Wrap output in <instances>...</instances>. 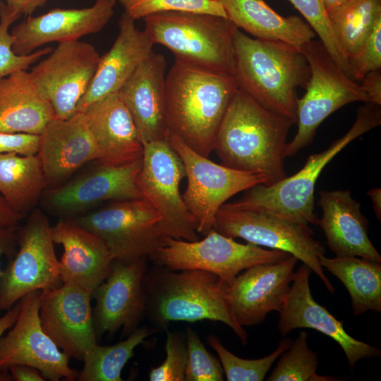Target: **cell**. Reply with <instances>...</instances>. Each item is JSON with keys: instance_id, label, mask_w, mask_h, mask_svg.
Masks as SVG:
<instances>
[{"instance_id": "44dd1931", "label": "cell", "mask_w": 381, "mask_h": 381, "mask_svg": "<svg viewBox=\"0 0 381 381\" xmlns=\"http://www.w3.org/2000/svg\"><path fill=\"white\" fill-rule=\"evenodd\" d=\"M115 3L116 0H96L87 8H56L40 16H28L11 32L13 51L27 55L50 42L77 40L97 33L112 17Z\"/></svg>"}, {"instance_id": "836d02e7", "label": "cell", "mask_w": 381, "mask_h": 381, "mask_svg": "<svg viewBox=\"0 0 381 381\" xmlns=\"http://www.w3.org/2000/svg\"><path fill=\"white\" fill-rule=\"evenodd\" d=\"M266 379L267 381H334L339 379L317 373L318 353L308 347V334L299 333Z\"/></svg>"}, {"instance_id": "f1b7e54d", "label": "cell", "mask_w": 381, "mask_h": 381, "mask_svg": "<svg viewBox=\"0 0 381 381\" xmlns=\"http://www.w3.org/2000/svg\"><path fill=\"white\" fill-rule=\"evenodd\" d=\"M228 19L255 38L280 41L300 48L313 40L315 32L299 16L284 17L264 0H219Z\"/></svg>"}, {"instance_id": "7a4b0ae2", "label": "cell", "mask_w": 381, "mask_h": 381, "mask_svg": "<svg viewBox=\"0 0 381 381\" xmlns=\"http://www.w3.org/2000/svg\"><path fill=\"white\" fill-rule=\"evenodd\" d=\"M165 87L169 133L209 157L238 90L234 76L175 60L166 76Z\"/></svg>"}, {"instance_id": "ab89813d", "label": "cell", "mask_w": 381, "mask_h": 381, "mask_svg": "<svg viewBox=\"0 0 381 381\" xmlns=\"http://www.w3.org/2000/svg\"><path fill=\"white\" fill-rule=\"evenodd\" d=\"M166 358L156 368H150V381H185L187 346L185 335L166 329Z\"/></svg>"}, {"instance_id": "ac0fdd59", "label": "cell", "mask_w": 381, "mask_h": 381, "mask_svg": "<svg viewBox=\"0 0 381 381\" xmlns=\"http://www.w3.org/2000/svg\"><path fill=\"white\" fill-rule=\"evenodd\" d=\"M91 294L69 284L42 290L39 315L44 332L68 358L83 361L97 343Z\"/></svg>"}, {"instance_id": "c3c4849f", "label": "cell", "mask_w": 381, "mask_h": 381, "mask_svg": "<svg viewBox=\"0 0 381 381\" xmlns=\"http://www.w3.org/2000/svg\"><path fill=\"white\" fill-rule=\"evenodd\" d=\"M20 300L0 317V339L16 322L20 310Z\"/></svg>"}, {"instance_id": "8fae6325", "label": "cell", "mask_w": 381, "mask_h": 381, "mask_svg": "<svg viewBox=\"0 0 381 381\" xmlns=\"http://www.w3.org/2000/svg\"><path fill=\"white\" fill-rule=\"evenodd\" d=\"M168 140L185 168L188 183L183 202L195 231L203 236L213 228L219 210L230 198L264 183L260 175L217 164L171 133Z\"/></svg>"}, {"instance_id": "2e32d148", "label": "cell", "mask_w": 381, "mask_h": 381, "mask_svg": "<svg viewBox=\"0 0 381 381\" xmlns=\"http://www.w3.org/2000/svg\"><path fill=\"white\" fill-rule=\"evenodd\" d=\"M147 268V258L113 261L110 273L91 295L95 301L92 319L97 339L119 331L126 337L139 327L145 316L143 279Z\"/></svg>"}, {"instance_id": "f546056e", "label": "cell", "mask_w": 381, "mask_h": 381, "mask_svg": "<svg viewBox=\"0 0 381 381\" xmlns=\"http://www.w3.org/2000/svg\"><path fill=\"white\" fill-rule=\"evenodd\" d=\"M46 188L38 154H0V195L17 213L25 216L32 210Z\"/></svg>"}, {"instance_id": "74e56055", "label": "cell", "mask_w": 381, "mask_h": 381, "mask_svg": "<svg viewBox=\"0 0 381 381\" xmlns=\"http://www.w3.org/2000/svg\"><path fill=\"white\" fill-rule=\"evenodd\" d=\"M20 17L6 4L0 1V79L17 71L27 70L52 51L49 47L39 49L27 55H18L13 52V37L8 29Z\"/></svg>"}, {"instance_id": "f6af8a7d", "label": "cell", "mask_w": 381, "mask_h": 381, "mask_svg": "<svg viewBox=\"0 0 381 381\" xmlns=\"http://www.w3.org/2000/svg\"><path fill=\"white\" fill-rule=\"evenodd\" d=\"M14 381H44L40 372L26 365H15L9 368Z\"/></svg>"}, {"instance_id": "9c48e42d", "label": "cell", "mask_w": 381, "mask_h": 381, "mask_svg": "<svg viewBox=\"0 0 381 381\" xmlns=\"http://www.w3.org/2000/svg\"><path fill=\"white\" fill-rule=\"evenodd\" d=\"M68 219L99 236L114 260L147 258L165 244L161 217L145 199L113 201Z\"/></svg>"}, {"instance_id": "5bb4252c", "label": "cell", "mask_w": 381, "mask_h": 381, "mask_svg": "<svg viewBox=\"0 0 381 381\" xmlns=\"http://www.w3.org/2000/svg\"><path fill=\"white\" fill-rule=\"evenodd\" d=\"M100 55L85 42H60L29 72L40 95L52 106L55 118L66 119L76 112L95 74Z\"/></svg>"}, {"instance_id": "f907efd6", "label": "cell", "mask_w": 381, "mask_h": 381, "mask_svg": "<svg viewBox=\"0 0 381 381\" xmlns=\"http://www.w3.org/2000/svg\"><path fill=\"white\" fill-rule=\"evenodd\" d=\"M367 194L370 197L372 203L373 209L376 217L380 221L381 219V189L375 188L370 189Z\"/></svg>"}, {"instance_id": "4316f807", "label": "cell", "mask_w": 381, "mask_h": 381, "mask_svg": "<svg viewBox=\"0 0 381 381\" xmlns=\"http://www.w3.org/2000/svg\"><path fill=\"white\" fill-rule=\"evenodd\" d=\"M319 194L318 205L322 215L318 225L335 256H357L381 262V256L368 237V219L351 192L321 190Z\"/></svg>"}, {"instance_id": "d590c367", "label": "cell", "mask_w": 381, "mask_h": 381, "mask_svg": "<svg viewBox=\"0 0 381 381\" xmlns=\"http://www.w3.org/2000/svg\"><path fill=\"white\" fill-rule=\"evenodd\" d=\"M133 20L167 11L207 13L227 18L219 0H116Z\"/></svg>"}, {"instance_id": "e0dca14e", "label": "cell", "mask_w": 381, "mask_h": 381, "mask_svg": "<svg viewBox=\"0 0 381 381\" xmlns=\"http://www.w3.org/2000/svg\"><path fill=\"white\" fill-rule=\"evenodd\" d=\"M142 158L121 165L99 164L94 169L44 191L42 201L52 212L71 219L105 201L144 199L137 186Z\"/></svg>"}, {"instance_id": "8d00e7d4", "label": "cell", "mask_w": 381, "mask_h": 381, "mask_svg": "<svg viewBox=\"0 0 381 381\" xmlns=\"http://www.w3.org/2000/svg\"><path fill=\"white\" fill-rule=\"evenodd\" d=\"M302 14L335 62L352 78L349 60L334 34L321 0H289Z\"/></svg>"}, {"instance_id": "b9f144b4", "label": "cell", "mask_w": 381, "mask_h": 381, "mask_svg": "<svg viewBox=\"0 0 381 381\" xmlns=\"http://www.w3.org/2000/svg\"><path fill=\"white\" fill-rule=\"evenodd\" d=\"M39 145L40 135L0 132V154L35 155L38 152Z\"/></svg>"}, {"instance_id": "681fc988", "label": "cell", "mask_w": 381, "mask_h": 381, "mask_svg": "<svg viewBox=\"0 0 381 381\" xmlns=\"http://www.w3.org/2000/svg\"><path fill=\"white\" fill-rule=\"evenodd\" d=\"M324 9L329 17H333L339 13L350 0H321Z\"/></svg>"}, {"instance_id": "7402d4cb", "label": "cell", "mask_w": 381, "mask_h": 381, "mask_svg": "<svg viewBox=\"0 0 381 381\" xmlns=\"http://www.w3.org/2000/svg\"><path fill=\"white\" fill-rule=\"evenodd\" d=\"M166 66L164 55L152 51L118 91L131 115L143 145L167 140L169 134Z\"/></svg>"}, {"instance_id": "816d5d0a", "label": "cell", "mask_w": 381, "mask_h": 381, "mask_svg": "<svg viewBox=\"0 0 381 381\" xmlns=\"http://www.w3.org/2000/svg\"><path fill=\"white\" fill-rule=\"evenodd\" d=\"M0 381H13L9 369H0Z\"/></svg>"}, {"instance_id": "e575fe53", "label": "cell", "mask_w": 381, "mask_h": 381, "mask_svg": "<svg viewBox=\"0 0 381 381\" xmlns=\"http://www.w3.org/2000/svg\"><path fill=\"white\" fill-rule=\"evenodd\" d=\"M292 339L285 338L270 354L258 359L239 358L226 349L214 334L207 337V343L217 353L224 374L228 381H262L273 363L291 345Z\"/></svg>"}, {"instance_id": "7c38bea8", "label": "cell", "mask_w": 381, "mask_h": 381, "mask_svg": "<svg viewBox=\"0 0 381 381\" xmlns=\"http://www.w3.org/2000/svg\"><path fill=\"white\" fill-rule=\"evenodd\" d=\"M16 240L18 250L0 277V310H7L32 291L62 284L52 226L41 210H32Z\"/></svg>"}, {"instance_id": "4dcf8cb0", "label": "cell", "mask_w": 381, "mask_h": 381, "mask_svg": "<svg viewBox=\"0 0 381 381\" xmlns=\"http://www.w3.org/2000/svg\"><path fill=\"white\" fill-rule=\"evenodd\" d=\"M323 268L346 288L353 315L381 312V262L357 256L319 257Z\"/></svg>"}, {"instance_id": "3957f363", "label": "cell", "mask_w": 381, "mask_h": 381, "mask_svg": "<svg viewBox=\"0 0 381 381\" xmlns=\"http://www.w3.org/2000/svg\"><path fill=\"white\" fill-rule=\"evenodd\" d=\"M234 69L238 88L269 111L297 123V89L306 88L308 63L289 44L248 37L234 30Z\"/></svg>"}, {"instance_id": "7bdbcfd3", "label": "cell", "mask_w": 381, "mask_h": 381, "mask_svg": "<svg viewBox=\"0 0 381 381\" xmlns=\"http://www.w3.org/2000/svg\"><path fill=\"white\" fill-rule=\"evenodd\" d=\"M360 81L368 102L381 105V69L368 73Z\"/></svg>"}, {"instance_id": "603a6c76", "label": "cell", "mask_w": 381, "mask_h": 381, "mask_svg": "<svg viewBox=\"0 0 381 381\" xmlns=\"http://www.w3.org/2000/svg\"><path fill=\"white\" fill-rule=\"evenodd\" d=\"M37 154L49 188L64 184L83 165L99 157L83 112L52 120L40 134Z\"/></svg>"}, {"instance_id": "5b68a950", "label": "cell", "mask_w": 381, "mask_h": 381, "mask_svg": "<svg viewBox=\"0 0 381 381\" xmlns=\"http://www.w3.org/2000/svg\"><path fill=\"white\" fill-rule=\"evenodd\" d=\"M380 106L365 102L360 107L348 132L325 150L310 155L303 167L295 174L272 186H255L245 190L240 199L226 204L234 208L265 212L302 224H318L319 218L314 212V190L321 171L348 144L381 124Z\"/></svg>"}, {"instance_id": "d6a6232c", "label": "cell", "mask_w": 381, "mask_h": 381, "mask_svg": "<svg viewBox=\"0 0 381 381\" xmlns=\"http://www.w3.org/2000/svg\"><path fill=\"white\" fill-rule=\"evenodd\" d=\"M381 19V0H350L329 18L334 34L349 59L361 47Z\"/></svg>"}, {"instance_id": "52a82bcc", "label": "cell", "mask_w": 381, "mask_h": 381, "mask_svg": "<svg viewBox=\"0 0 381 381\" xmlns=\"http://www.w3.org/2000/svg\"><path fill=\"white\" fill-rule=\"evenodd\" d=\"M310 68L306 92L297 101V132L287 143L285 157H292L313 142L322 121L352 102H368L360 83L350 78L335 62L319 40L300 47Z\"/></svg>"}, {"instance_id": "4fadbf2b", "label": "cell", "mask_w": 381, "mask_h": 381, "mask_svg": "<svg viewBox=\"0 0 381 381\" xmlns=\"http://www.w3.org/2000/svg\"><path fill=\"white\" fill-rule=\"evenodd\" d=\"M184 177L182 160L168 138L143 145L136 179L139 190L160 216L165 236L195 241L199 240L198 234L180 193Z\"/></svg>"}, {"instance_id": "cb8c5ba5", "label": "cell", "mask_w": 381, "mask_h": 381, "mask_svg": "<svg viewBox=\"0 0 381 381\" xmlns=\"http://www.w3.org/2000/svg\"><path fill=\"white\" fill-rule=\"evenodd\" d=\"M52 238L64 248L59 260L61 283L75 285L92 295L110 273L114 261L104 241L68 219L52 226Z\"/></svg>"}, {"instance_id": "8992f818", "label": "cell", "mask_w": 381, "mask_h": 381, "mask_svg": "<svg viewBox=\"0 0 381 381\" xmlns=\"http://www.w3.org/2000/svg\"><path fill=\"white\" fill-rule=\"evenodd\" d=\"M153 44L169 49L187 65L233 75L234 30L228 18L207 13L167 11L144 18Z\"/></svg>"}, {"instance_id": "f35d334b", "label": "cell", "mask_w": 381, "mask_h": 381, "mask_svg": "<svg viewBox=\"0 0 381 381\" xmlns=\"http://www.w3.org/2000/svg\"><path fill=\"white\" fill-rule=\"evenodd\" d=\"M184 335L187 346L185 381L224 380L220 361L206 349L198 332L188 327Z\"/></svg>"}, {"instance_id": "ffe728a7", "label": "cell", "mask_w": 381, "mask_h": 381, "mask_svg": "<svg viewBox=\"0 0 381 381\" xmlns=\"http://www.w3.org/2000/svg\"><path fill=\"white\" fill-rule=\"evenodd\" d=\"M311 270L305 264L295 272L294 278L279 313L278 329L286 336L298 328H310L330 337L341 347L351 368L362 358L380 357V349L359 341L344 329L336 319L313 298L310 287Z\"/></svg>"}, {"instance_id": "6da1fadb", "label": "cell", "mask_w": 381, "mask_h": 381, "mask_svg": "<svg viewBox=\"0 0 381 381\" xmlns=\"http://www.w3.org/2000/svg\"><path fill=\"white\" fill-rule=\"evenodd\" d=\"M294 123L238 90L219 128L214 143L221 164L260 175L263 185L285 179V150Z\"/></svg>"}, {"instance_id": "ee69618b", "label": "cell", "mask_w": 381, "mask_h": 381, "mask_svg": "<svg viewBox=\"0 0 381 381\" xmlns=\"http://www.w3.org/2000/svg\"><path fill=\"white\" fill-rule=\"evenodd\" d=\"M49 0H6V6L21 16H31L38 8L44 6Z\"/></svg>"}, {"instance_id": "d4e9b609", "label": "cell", "mask_w": 381, "mask_h": 381, "mask_svg": "<svg viewBox=\"0 0 381 381\" xmlns=\"http://www.w3.org/2000/svg\"><path fill=\"white\" fill-rule=\"evenodd\" d=\"M83 113L104 165H121L141 159L143 145L131 114L118 92L89 105Z\"/></svg>"}, {"instance_id": "9a60e30c", "label": "cell", "mask_w": 381, "mask_h": 381, "mask_svg": "<svg viewBox=\"0 0 381 381\" xmlns=\"http://www.w3.org/2000/svg\"><path fill=\"white\" fill-rule=\"evenodd\" d=\"M40 290L20 299L18 317L0 339V369L26 365L37 369L45 380L78 379L79 372L69 365L63 353L42 328L39 304Z\"/></svg>"}, {"instance_id": "484cf974", "label": "cell", "mask_w": 381, "mask_h": 381, "mask_svg": "<svg viewBox=\"0 0 381 381\" xmlns=\"http://www.w3.org/2000/svg\"><path fill=\"white\" fill-rule=\"evenodd\" d=\"M119 32L111 49L102 56L92 80L76 107L83 112L89 105L117 92L138 66L152 53L153 42L145 30L125 12L119 20Z\"/></svg>"}, {"instance_id": "7dc6e473", "label": "cell", "mask_w": 381, "mask_h": 381, "mask_svg": "<svg viewBox=\"0 0 381 381\" xmlns=\"http://www.w3.org/2000/svg\"><path fill=\"white\" fill-rule=\"evenodd\" d=\"M24 217L15 212L0 195V226H16Z\"/></svg>"}, {"instance_id": "30bf717a", "label": "cell", "mask_w": 381, "mask_h": 381, "mask_svg": "<svg viewBox=\"0 0 381 381\" xmlns=\"http://www.w3.org/2000/svg\"><path fill=\"white\" fill-rule=\"evenodd\" d=\"M213 229L224 236L295 256L321 279L331 294L334 293L335 288L319 261L325 248L313 238L308 225L265 212L234 208L225 203L216 215Z\"/></svg>"}, {"instance_id": "d6986e66", "label": "cell", "mask_w": 381, "mask_h": 381, "mask_svg": "<svg viewBox=\"0 0 381 381\" xmlns=\"http://www.w3.org/2000/svg\"><path fill=\"white\" fill-rule=\"evenodd\" d=\"M297 262L291 255L279 262L257 265L224 284L226 300L239 325H256L270 312L280 311L294 278Z\"/></svg>"}, {"instance_id": "1f68e13d", "label": "cell", "mask_w": 381, "mask_h": 381, "mask_svg": "<svg viewBox=\"0 0 381 381\" xmlns=\"http://www.w3.org/2000/svg\"><path fill=\"white\" fill-rule=\"evenodd\" d=\"M155 332L149 327H138L123 340L113 345L96 344L86 353L79 381H122L121 371L134 355L135 349Z\"/></svg>"}, {"instance_id": "83f0119b", "label": "cell", "mask_w": 381, "mask_h": 381, "mask_svg": "<svg viewBox=\"0 0 381 381\" xmlns=\"http://www.w3.org/2000/svg\"><path fill=\"white\" fill-rule=\"evenodd\" d=\"M54 118L26 70L0 79V132L40 135Z\"/></svg>"}, {"instance_id": "60d3db41", "label": "cell", "mask_w": 381, "mask_h": 381, "mask_svg": "<svg viewBox=\"0 0 381 381\" xmlns=\"http://www.w3.org/2000/svg\"><path fill=\"white\" fill-rule=\"evenodd\" d=\"M349 62L356 81H360L369 72L381 69V19Z\"/></svg>"}, {"instance_id": "277c9868", "label": "cell", "mask_w": 381, "mask_h": 381, "mask_svg": "<svg viewBox=\"0 0 381 381\" xmlns=\"http://www.w3.org/2000/svg\"><path fill=\"white\" fill-rule=\"evenodd\" d=\"M224 283L202 270H171L154 265L143 279L145 315L150 322L167 328L171 322H222L247 344L248 335L234 318L226 300Z\"/></svg>"}, {"instance_id": "ba28073f", "label": "cell", "mask_w": 381, "mask_h": 381, "mask_svg": "<svg viewBox=\"0 0 381 381\" xmlns=\"http://www.w3.org/2000/svg\"><path fill=\"white\" fill-rule=\"evenodd\" d=\"M289 255L279 250H266L250 243H238L212 228L202 240L195 241L166 237L164 246L149 258L155 265L171 270L207 271L227 284L244 270L257 265L279 262Z\"/></svg>"}, {"instance_id": "bcb514c9", "label": "cell", "mask_w": 381, "mask_h": 381, "mask_svg": "<svg viewBox=\"0 0 381 381\" xmlns=\"http://www.w3.org/2000/svg\"><path fill=\"white\" fill-rule=\"evenodd\" d=\"M16 226H0V260L4 254L10 255L13 246V243L16 240ZM2 270L0 268V277Z\"/></svg>"}]
</instances>
